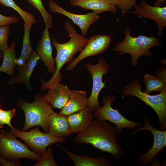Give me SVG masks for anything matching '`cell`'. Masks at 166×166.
Here are the masks:
<instances>
[{"label":"cell","mask_w":166,"mask_h":166,"mask_svg":"<svg viewBox=\"0 0 166 166\" xmlns=\"http://www.w3.org/2000/svg\"><path fill=\"white\" fill-rule=\"evenodd\" d=\"M118 133L116 126L106 121L95 119L77 135L75 140L78 144H90L100 150L109 153L112 157L122 156V147L117 143L116 136Z\"/></svg>","instance_id":"obj_1"},{"label":"cell","mask_w":166,"mask_h":166,"mask_svg":"<svg viewBox=\"0 0 166 166\" xmlns=\"http://www.w3.org/2000/svg\"><path fill=\"white\" fill-rule=\"evenodd\" d=\"M65 30L69 34L70 40L67 42L61 43L55 39L52 40L51 44L54 46L57 51L55 59L56 69L55 73L48 81H42L41 90L44 91L48 90L60 83L62 78L60 70L64 65L69 62L74 56L81 52L87 44L89 38L79 34L69 22L66 21L64 24Z\"/></svg>","instance_id":"obj_2"},{"label":"cell","mask_w":166,"mask_h":166,"mask_svg":"<svg viewBox=\"0 0 166 166\" xmlns=\"http://www.w3.org/2000/svg\"><path fill=\"white\" fill-rule=\"evenodd\" d=\"M131 31L129 27L124 29V39L116 43L113 50L120 55L124 53L130 54L132 57V66L135 67L138 65V61L140 56H152V53L149 49L153 47L161 45L162 42L157 37L142 35L133 37L131 35Z\"/></svg>","instance_id":"obj_3"},{"label":"cell","mask_w":166,"mask_h":166,"mask_svg":"<svg viewBox=\"0 0 166 166\" xmlns=\"http://www.w3.org/2000/svg\"><path fill=\"white\" fill-rule=\"evenodd\" d=\"M19 106L25 115V122L22 128L23 131L37 126L41 127L45 132H48L49 119L54 111L53 107L41 95L36 96L32 103L24 101L19 102Z\"/></svg>","instance_id":"obj_4"},{"label":"cell","mask_w":166,"mask_h":166,"mask_svg":"<svg viewBox=\"0 0 166 166\" xmlns=\"http://www.w3.org/2000/svg\"><path fill=\"white\" fill-rule=\"evenodd\" d=\"M11 132L1 129L0 131V157L8 161L21 165L19 160L28 158L38 161L42 156L30 150L26 144L17 139Z\"/></svg>","instance_id":"obj_5"},{"label":"cell","mask_w":166,"mask_h":166,"mask_svg":"<svg viewBox=\"0 0 166 166\" xmlns=\"http://www.w3.org/2000/svg\"><path fill=\"white\" fill-rule=\"evenodd\" d=\"M139 81L133 80L124 88L123 94L125 96L136 97L151 107L157 114L161 130L166 128V91L156 95H150L143 92Z\"/></svg>","instance_id":"obj_6"},{"label":"cell","mask_w":166,"mask_h":166,"mask_svg":"<svg viewBox=\"0 0 166 166\" xmlns=\"http://www.w3.org/2000/svg\"><path fill=\"white\" fill-rule=\"evenodd\" d=\"M10 132L23 140L32 151L42 156L49 145L56 143H66L64 137L56 136L49 132H42L38 126L28 132L14 128L11 129Z\"/></svg>","instance_id":"obj_7"},{"label":"cell","mask_w":166,"mask_h":166,"mask_svg":"<svg viewBox=\"0 0 166 166\" xmlns=\"http://www.w3.org/2000/svg\"><path fill=\"white\" fill-rule=\"evenodd\" d=\"M115 99V96L112 95L103 97V106L93 111L94 118L109 121L114 124L117 128L118 133H123V129L125 128L135 130L136 127H141V123L127 119L121 114L118 109H114L112 107L111 104Z\"/></svg>","instance_id":"obj_8"},{"label":"cell","mask_w":166,"mask_h":166,"mask_svg":"<svg viewBox=\"0 0 166 166\" xmlns=\"http://www.w3.org/2000/svg\"><path fill=\"white\" fill-rule=\"evenodd\" d=\"M85 67L92 77V91L88 98L87 107L93 112L100 107L98 100L99 94L103 88H107L105 85V83L102 82V77L104 75L109 72L110 65L106 63L104 58L101 57L96 64L92 65L89 63Z\"/></svg>","instance_id":"obj_9"},{"label":"cell","mask_w":166,"mask_h":166,"mask_svg":"<svg viewBox=\"0 0 166 166\" xmlns=\"http://www.w3.org/2000/svg\"><path fill=\"white\" fill-rule=\"evenodd\" d=\"M113 37L110 35H96L89 39L88 42L80 54L67 66L66 70H73L81 60L89 57L103 53L110 46Z\"/></svg>","instance_id":"obj_10"},{"label":"cell","mask_w":166,"mask_h":166,"mask_svg":"<svg viewBox=\"0 0 166 166\" xmlns=\"http://www.w3.org/2000/svg\"><path fill=\"white\" fill-rule=\"evenodd\" d=\"M146 130L150 131L154 137L153 144L147 153L139 155L137 157L139 163L142 166H145L152 162L155 156L166 146V130H159L152 127L148 122V118L145 117L144 126L140 127L132 132L135 135L139 131Z\"/></svg>","instance_id":"obj_11"},{"label":"cell","mask_w":166,"mask_h":166,"mask_svg":"<svg viewBox=\"0 0 166 166\" xmlns=\"http://www.w3.org/2000/svg\"><path fill=\"white\" fill-rule=\"evenodd\" d=\"M132 12L141 18H147L155 21L157 26L158 34L163 36V29L166 26V7H156L150 5L144 0H141L139 4L134 7Z\"/></svg>","instance_id":"obj_12"},{"label":"cell","mask_w":166,"mask_h":166,"mask_svg":"<svg viewBox=\"0 0 166 166\" xmlns=\"http://www.w3.org/2000/svg\"><path fill=\"white\" fill-rule=\"evenodd\" d=\"M48 4L50 11L62 14L70 19L80 27L83 36L87 34L91 25L100 18L99 15L94 12L85 14H76L65 10L52 0L49 1Z\"/></svg>","instance_id":"obj_13"},{"label":"cell","mask_w":166,"mask_h":166,"mask_svg":"<svg viewBox=\"0 0 166 166\" xmlns=\"http://www.w3.org/2000/svg\"><path fill=\"white\" fill-rule=\"evenodd\" d=\"M36 52L44 62L48 71L53 74L56 71V66L55 59L52 55V49L48 29L45 28L43 31L42 38L37 44Z\"/></svg>","instance_id":"obj_14"},{"label":"cell","mask_w":166,"mask_h":166,"mask_svg":"<svg viewBox=\"0 0 166 166\" xmlns=\"http://www.w3.org/2000/svg\"><path fill=\"white\" fill-rule=\"evenodd\" d=\"M48 90L43 96L53 107L61 109L67 103L72 90L60 83Z\"/></svg>","instance_id":"obj_15"},{"label":"cell","mask_w":166,"mask_h":166,"mask_svg":"<svg viewBox=\"0 0 166 166\" xmlns=\"http://www.w3.org/2000/svg\"><path fill=\"white\" fill-rule=\"evenodd\" d=\"M92 112L87 107L67 116L68 124L72 133H79L91 123L94 118Z\"/></svg>","instance_id":"obj_16"},{"label":"cell","mask_w":166,"mask_h":166,"mask_svg":"<svg viewBox=\"0 0 166 166\" xmlns=\"http://www.w3.org/2000/svg\"><path fill=\"white\" fill-rule=\"evenodd\" d=\"M48 132L57 136L68 137L72 133L68 124L67 116L54 111L49 119Z\"/></svg>","instance_id":"obj_17"},{"label":"cell","mask_w":166,"mask_h":166,"mask_svg":"<svg viewBox=\"0 0 166 166\" xmlns=\"http://www.w3.org/2000/svg\"><path fill=\"white\" fill-rule=\"evenodd\" d=\"M88 98L85 91L72 90L66 105L61 109L60 114L68 116L87 107Z\"/></svg>","instance_id":"obj_18"},{"label":"cell","mask_w":166,"mask_h":166,"mask_svg":"<svg viewBox=\"0 0 166 166\" xmlns=\"http://www.w3.org/2000/svg\"><path fill=\"white\" fill-rule=\"evenodd\" d=\"M70 5L86 10H93L98 14L105 12L115 13L117 6L105 0H70Z\"/></svg>","instance_id":"obj_19"},{"label":"cell","mask_w":166,"mask_h":166,"mask_svg":"<svg viewBox=\"0 0 166 166\" xmlns=\"http://www.w3.org/2000/svg\"><path fill=\"white\" fill-rule=\"evenodd\" d=\"M40 58L35 51H33L27 62L20 68L18 75L11 78L8 83L9 84L20 83L24 84L30 89V78L35 67L38 61Z\"/></svg>","instance_id":"obj_20"},{"label":"cell","mask_w":166,"mask_h":166,"mask_svg":"<svg viewBox=\"0 0 166 166\" xmlns=\"http://www.w3.org/2000/svg\"><path fill=\"white\" fill-rule=\"evenodd\" d=\"M60 148L74 162L75 166H112V162L104 157L94 158L75 154L64 148Z\"/></svg>","instance_id":"obj_21"},{"label":"cell","mask_w":166,"mask_h":166,"mask_svg":"<svg viewBox=\"0 0 166 166\" xmlns=\"http://www.w3.org/2000/svg\"><path fill=\"white\" fill-rule=\"evenodd\" d=\"M15 42H12L9 46L2 51L3 60L0 66V71L5 72L10 76L13 75L15 67L16 66L17 58L15 53Z\"/></svg>","instance_id":"obj_22"},{"label":"cell","mask_w":166,"mask_h":166,"mask_svg":"<svg viewBox=\"0 0 166 166\" xmlns=\"http://www.w3.org/2000/svg\"><path fill=\"white\" fill-rule=\"evenodd\" d=\"M32 24L24 23V34L23 45L20 56L16 61V65L20 68L23 66L29 58L33 52L30 40V34Z\"/></svg>","instance_id":"obj_23"},{"label":"cell","mask_w":166,"mask_h":166,"mask_svg":"<svg viewBox=\"0 0 166 166\" xmlns=\"http://www.w3.org/2000/svg\"><path fill=\"white\" fill-rule=\"evenodd\" d=\"M144 81L146 88L144 92L149 94L153 92H162L166 91V81L150 74H145Z\"/></svg>","instance_id":"obj_24"},{"label":"cell","mask_w":166,"mask_h":166,"mask_svg":"<svg viewBox=\"0 0 166 166\" xmlns=\"http://www.w3.org/2000/svg\"><path fill=\"white\" fill-rule=\"evenodd\" d=\"M0 4L4 6L11 7L14 10L20 15L26 24H33L37 22L33 14L22 9L14 0H0Z\"/></svg>","instance_id":"obj_25"},{"label":"cell","mask_w":166,"mask_h":166,"mask_svg":"<svg viewBox=\"0 0 166 166\" xmlns=\"http://www.w3.org/2000/svg\"><path fill=\"white\" fill-rule=\"evenodd\" d=\"M26 0L40 12L43 18L45 28L48 29L51 28L53 25L52 17L44 8L42 0Z\"/></svg>","instance_id":"obj_26"},{"label":"cell","mask_w":166,"mask_h":166,"mask_svg":"<svg viewBox=\"0 0 166 166\" xmlns=\"http://www.w3.org/2000/svg\"><path fill=\"white\" fill-rule=\"evenodd\" d=\"M51 144L48 146L46 152L43 155L42 157L34 166H57L53 155V151Z\"/></svg>","instance_id":"obj_27"},{"label":"cell","mask_w":166,"mask_h":166,"mask_svg":"<svg viewBox=\"0 0 166 166\" xmlns=\"http://www.w3.org/2000/svg\"><path fill=\"white\" fill-rule=\"evenodd\" d=\"M16 115V112L15 108L8 110H5L0 109V128L3 127L4 124H6L11 129L15 128L13 126L11 123V120Z\"/></svg>","instance_id":"obj_28"},{"label":"cell","mask_w":166,"mask_h":166,"mask_svg":"<svg viewBox=\"0 0 166 166\" xmlns=\"http://www.w3.org/2000/svg\"><path fill=\"white\" fill-rule=\"evenodd\" d=\"M10 30L9 25L0 26V50L2 51L8 46V40Z\"/></svg>","instance_id":"obj_29"},{"label":"cell","mask_w":166,"mask_h":166,"mask_svg":"<svg viewBox=\"0 0 166 166\" xmlns=\"http://www.w3.org/2000/svg\"><path fill=\"white\" fill-rule=\"evenodd\" d=\"M136 5V0H117V6L121 9L122 14L117 21H118L125 13L129 12Z\"/></svg>","instance_id":"obj_30"},{"label":"cell","mask_w":166,"mask_h":166,"mask_svg":"<svg viewBox=\"0 0 166 166\" xmlns=\"http://www.w3.org/2000/svg\"><path fill=\"white\" fill-rule=\"evenodd\" d=\"M19 18L14 16H7L0 13V26L8 25L17 22Z\"/></svg>","instance_id":"obj_31"},{"label":"cell","mask_w":166,"mask_h":166,"mask_svg":"<svg viewBox=\"0 0 166 166\" xmlns=\"http://www.w3.org/2000/svg\"><path fill=\"white\" fill-rule=\"evenodd\" d=\"M156 77L166 81V69L165 68L161 69L159 70L156 74Z\"/></svg>","instance_id":"obj_32"},{"label":"cell","mask_w":166,"mask_h":166,"mask_svg":"<svg viewBox=\"0 0 166 166\" xmlns=\"http://www.w3.org/2000/svg\"><path fill=\"white\" fill-rule=\"evenodd\" d=\"M166 0H156L154 5L156 7H161L162 6L166 4Z\"/></svg>","instance_id":"obj_33"},{"label":"cell","mask_w":166,"mask_h":166,"mask_svg":"<svg viewBox=\"0 0 166 166\" xmlns=\"http://www.w3.org/2000/svg\"><path fill=\"white\" fill-rule=\"evenodd\" d=\"M108 2L112 3L116 5L117 6V0H105Z\"/></svg>","instance_id":"obj_34"},{"label":"cell","mask_w":166,"mask_h":166,"mask_svg":"<svg viewBox=\"0 0 166 166\" xmlns=\"http://www.w3.org/2000/svg\"><path fill=\"white\" fill-rule=\"evenodd\" d=\"M3 53L2 51L0 50V58H3Z\"/></svg>","instance_id":"obj_35"},{"label":"cell","mask_w":166,"mask_h":166,"mask_svg":"<svg viewBox=\"0 0 166 166\" xmlns=\"http://www.w3.org/2000/svg\"><path fill=\"white\" fill-rule=\"evenodd\" d=\"M1 105L0 104V109H1Z\"/></svg>","instance_id":"obj_36"}]
</instances>
